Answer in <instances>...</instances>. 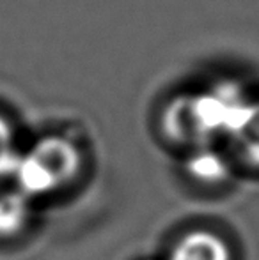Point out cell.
<instances>
[{"label": "cell", "mask_w": 259, "mask_h": 260, "mask_svg": "<svg viewBox=\"0 0 259 260\" xmlns=\"http://www.w3.org/2000/svg\"><path fill=\"white\" fill-rule=\"evenodd\" d=\"M249 101L238 83H213L204 90L170 100L162 112V127L174 142L203 147L217 135L229 137Z\"/></svg>", "instance_id": "6da1fadb"}, {"label": "cell", "mask_w": 259, "mask_h": 260, "mask_svg": "<svg viewBox=\"0 0 259 260\" xmlns=\"http://www.w3.org/2000/svg\"><path fill=\"white\" fill-rule=\"evenodd\" d=\"M169 260H231V251L220 236L210 230H194L174 244Z\"/></svg>", "instance_id": "3957f363"}, {"label": "cell", "mask_w": 259, "mask_h": 260, "mask_svg": "<svg viewBox=\"0 0 259 260\" xmlns=\"http://www.w3.org/2000/svg\"><path fill=\"white\" fill-rule=\"evenodd\" d=\"M185 168L190 177L204 184H217L229 175L227 159L220 152L204 147V145L188 156Z\"/></svg>", "instance_id": "5b68a950"}, {"label": "cell", "mask_w": 259, "mask_h": 260, "mask_svg": "<svg viewBox=\"0 0 259 260\" xmlns=\"http://www.w3.org/2000/svg\"><path fill=\"white\" fill-rule=\"evenodd\" d=\"M82 168V151L68 137L46 135L27 151H20L11 177L18 191L34 197L50 195L68 186Z\"/></svg>", "instance_id": "7a4b0ae2"}, {"label": "cell", "mask_w": 259, "mask_h": 260, "mask_svg": "<svg viewBox=\"0 0 259 260\" xmlns=\"http://www.w3.org/2000/svg\"><path fill=\"white\" fill-rule=\"evenodd\" d=\"M31 218V199L21 191L0 193V237L21 232Z\"/></svg>", "instance_id": "8992f818"}, {"label": "cell", "mask_w": 259, "mask_h": 260, "mask_svg": "<svg viewBox=\"0 0 259 260\" xmlns=\"http://www.w3.org/2000/svg\"><path fill=\"white\" fill-rule=\"evenodd\" d=\"M18 154H20V151H18L16 142H14L13 126L0 113V179L13 175Z\"/></svg>", "instance_id": "52a82bcc"}, {"label": "cell", "mask_w": 259, "mask_h": 260, "mask_svg": "<svg viewBox=\"0 0 259 260\" xmlns=\"http://www.w3.org/2000/svg\"><path fill=\"white\" fill-rule=\"evenodd\" d=\"M229 138L243 161L259 167V100H250L247 103Z\"/></svg>", "instance_id": "277c9868"}]
</instances>
